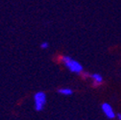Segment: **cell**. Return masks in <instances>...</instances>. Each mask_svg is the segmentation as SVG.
<instances>
[{
	"label": "cell",
	"instance_id": "6da1fadb",
	"mask_svg": "<svg viewBox=\"0 0 121 120\" xmlns=\"http://www.w3.org/2000/svg\"><path fill=\"white\" fill-rule=\"evenodd\" d=\"M60 61L62 63L70 72L75 73V74H79L81 75V73L84 71L83 65L76 60H74L73 58H71L70 56H60Z\"/></svg>",
	"mask_w": 121,
	"mask_h": 120
},
{
	"label": "cell",
	"instance_id": "7a4b0ae2",
	"mask_svg": "<svg viewBox=\"0 0 121 120\" xmlns=\"http://www.w3.org/2000/svg\"><path fill=\"white\" fill-rule=\"evenodd\" d=\"M47 102L46 93L44 91H38L34 95V107L37 111H41Z\"/></svg>",
	"mask_w": 121,
	"mask_h": 120
},
{
	"label": "cell",
	"instance_id": "3957f363",
	"mask_svg": "<svg viewBox=\"0 0 121 120\" xmlns=\"http://www.w3.org/2000/svg\"><path fill=\"white\" fill-rule=\"evenodd\" d=\"M101 110L103 113L106 115V117L109 119H114L116 117V113L112 108V106L109 103H103L101 105Z\"/></svg>",
	"mask_w": 121,
	"mask_h": 120
},
{
	"label": "cell",
	"instance_id": "277c9868",
	"mask_svg": "<svg viewBox=\"0 0 121 120\" xmlns=\"http://www.w3.org/2000/svg\"><path fill=\"white\" fill-rule=\"evenodd\" d=\"M89 80L91 81V83H92V85L94 86H99L104 82L103 76H102L101 74H99V73H92V74H90Z\"/></svg>",
	"mask_w": 121,
	"mask_h": 120
},
{
	"label": "cell",
	"instance_id": "5b68a950",
	"mask_svg": "<svg viewBox=\"0 0 121 120\" xmlns=\"http://www.w3.org/2000/svg\"><path fill=\"white\" fill-rule=\"evenodd\" d=\"M58 93L64 96H70L73 94V90L69 87H60L58 89Z\"/></svg>",
	"mask_w": 121,
	"mask_h": 120
},
{
	"label": "cell",
	"instance_id": "8992f818",
	"mask_svg": "<svg viewBox=\"0 0 121 120\" xmlns=\"http://www.w3.org/2000/svg\"><path fill=\"white\" fill-rule=\"evenodd\" d=\"M48 47H49V43L47 41H43L40 43V48L42 50H46V49H48Z\"/></svg>",
	"mask_w": 121,
	"mask_h": 120
},
{
	"label": "cell",
	"instance_id": "52a82bcc",
	"mask_svg": "<svg viewBox=\"0 0 121 120\" xmlns=\"http://www.w3.org/2000/svg\"><path fill=\"white\" fill-rule=\"evenodd\" d=\"M81 76H82L83 78H85V79H89V77H90V74H89V73H87V72L83 71V72L81 73Z\"/></svg>",
	"mask_w": 121,
	"mask_h": 120
},
{
	"label": "cell",
	"instance_id": "ba28073f",
	"mask_svg": "<svg viewBox=\"0 0 121 120\" xmlns=\"http://www.w3.org/2000/svg\"><path fill=\"white\" fill-rule=\"evenodd\" d=\"M117 120H121V112H118L116 113V117H115Z\"/></svg>",
	"mask_w": 121,
	"mask_h": 120
}]
</instances>
